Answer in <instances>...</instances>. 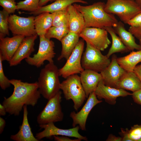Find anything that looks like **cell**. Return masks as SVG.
<instances>
[{"label": "cell", "mask_w": 141, "mask_h": 141, "mask_svg": "<svg viewBox=\"0 0 141 141\" xmlns=\"http://www.w3.org/2000/svg\"><path fill=\"white\" fill-rule=\"evenodd\" d=\"M128 31L138 40L139 44L141 45V27H136L130 26Z\"/></svg>", "instance_id": "cell-36"}, {"label": "cell", "mask_w": 141, "mask_h": 141, "mask_svg": "<svg viewBox=\"0 0 141 141\" xmlns=\"http://www.w3.org/2000/svg\"><path fill=\"white\" fill-rule=\"evenodd\" d=\"M68 9L69 14V31L79 34L86 27L83 15L73 4L69 6Z\"/></svg>", "instance_id": "cell-20"}, {"label": "cell", "mask_w": 141, "mask_h": 141, "mask_svg": "<svg viewBox=\"0 0 141 141\" xmlns=\"http://www.w3.org/2000/svg\"><path fill=\"white\" fill-rule=\"evenodd\" d=\"M73 4L83 15L86 27H114L118 22L114 14L105 11V3L103 2H98L85 6L76 3Z\"/></svg>", "instance_id": "cell-2"}, {"label": "cell", "mask_w": 141, "mask_h": 141, "mask_svg": "<svg viewBox=\"0 0 141 141\" xmlns=\"http://www.w3.org/2000/svg\"><path fill=\"white\" fill-rule=\"evenodd\" d=\"M127 24L132 27H141V12L130 20Z\"/></svg>", "instance_id": "cell-35"}, {"label": "cell", "mask_w": 141, "mask_h": 141, "mask_svg": "<svg viewBox=\"0 0 141 141\" xmlns=\"http://www.w3.org/2000/svg\"><path fill=\"white\" fill-rule=\"evenodd\" d=\"M139 141H141V138L140 139V140H139Z\"/></svg>", "instance_id": "cell-45"}, {"label": "cell", "mask_w": 141, "mask_h": 141, "mask_svg": "<svg viewBox=\"0 0 141 141\" xmlns=\"http://www.w3.org/2000/svg\"><path fill=\"white\" fill-rule=\"evenodd\" d=\"M80 37L79 34L69 32L61 40L62 49L58 60L63 58L68 59L79 42Z\"/></svg>", "instance_id": "cell-23"}, {"label": "cell", "mask_w": 141, "mask_h": 141, "mask_svg": "<svg viewBox=\"0 0 141 141\" xmlns=\"http://www.w3.org/2000/svg\"><path fill=\"white\" fill-rule=\"evenodd\" d=\"M69 32L68 27H56L52 26L45 35L47 38H54L60 41Z\"/></svg>", "instance_id": "cell-30"}, {"label": "cell", "mask_w": 141, "mask_h": 141, "mask_svg": "<svg viewBox=\"0 0 141 141\" xmlns=\"http://www.w3.org/2000/svg\"><path fill=\"white\" fill-rule=\"evenodd\" d=\"M81 59L82 66L84 69H89L101 72L110 64L111 61L101 51L88 42Z\"/></svg>", "instance_id": "cell-6"}, {"label": "cell", "mask_w": 141, "mask_h": 141, "mask_svg": "<svg viewBox=\"0 0 141 141\" xmlns=\"http://www.w3.org/2000/svg\"><path fill=\"white\" fill-rule=\"evenodd\" d=\"M108 32L104 28L85 27L79 34L80 37L100 50L104 51L111 43Z\"/></svg>", "instance_id": "cell-11"}, {"label": "cell", "mask_w": 141, "mask_h": 141, "mask_svg": "<svg viewBox=\"0 0 141 141\" xmlns=\"http://www.w3.org/2000/svg\"><path fill=\"white\" fill-rule=\"evenodd\" d=\"M61 92L60 91L54 96L48 100L46 105L37 118V122L39 125L62 121L64 114L61 103Z\"/></svg>", "instance_id": "cell-7"}, {"label": "cell", "mask_w": 141, "mask_h": 141, "mask_svg": "<svg viewBox=\"0 0 141 141\" xmlns=\"http://www.w3.org/2000/svg\"><path fill=\"white\" fill-rule=\"evenodd\" d=\"M37 34L25 37L10 61L9 62L10 66H16L24 59L30 56L35 50L34 42L37 37Z\"/></svg>", "instance_id": "cell-17"}, {"label": "cell", "mask_w": 141, "mask_h": 141, "mask_svg": "<svg viewBox=\"0 0 141 141\" xmlns=\"http://www.w3.org/2000/svg\"><path fill=\"white\" fill-rule=\"evenodd\" d=\"M131 96L134 102L141 105V89L133 92Z\"/></svg>", "instance_id": "cell-37"}, {"label": "cell", "mask_w": 141, "mask_h": 141, "mask_svg": "<svg viewBox=\"0 0 141 141\" xmlns=\"http://www.w3.org/2000/svg\"><path fill=\"white\" fill-rule=\"evenodd\" d=\"M84 40H80L64 66L59 69L60 76L66 78L69 76L80 73L84 69L81 64V59L84 45Z\"/></svg>", "instance_id": "cell-9"}, {"label": "cell", "mask_w": 141, "mask_h": 141, "mask_svg": "<svg viewBox=\"0 0 141 141\" xmlns=\"http://www.w3.org/2000/svg\"><path fill=\"white\" fill-rule=\"evenodd\" d=\"M107 141H122V138L119 137H116L112 134H110L106 140Z\"/></svg>", "instance_id": "cell-40"}, {"label": "cell", "mask_w": 141, "mask_h": 141, "mask_svg": "<svg viewBox=\"0 0 141 141\" xmlns=\"http://www.w3.org/2000/svg\"><path fill=\"white\" fill-rule=\"evenodd\" d=\"M117 56L113 54L109 64L101 73L102 80L106 85L115 88L120 79L125 72L119 64Z\"/></svg>", "instance_id": "cell-14"}, {"label": "cell", "mask_w": 141, "mask_h": 141, "mask_svg": "<svg viewBox=\"0 0 141 141\" xmlns=\"http://www.w3.org/2000/svg\"><path fill=\"white\" fill-rule=\"evenodd\" d=\"M102 102L98 99L95 91L90 93L85 104L79 112L73 111L70 113V116L73 120L72 127L79 125L81 130L85 131L86 120L90 111L95 105Z\"/></svg>", "instance_id": "cell-13"}, {"label": "cell", "mask_w": 141, "mask_h": 141, "mask_svg": "<svg viewBox=\"0 0 141 141\" xmlns=\"http://www.w3.org/2000/svg\"><path fill=\"white\" fill-rule=\"evenodd\" d=\"M9 14L4 9L0 11V39L9 35L8 21Z\"/></svg>", "instance_id": "cell-31"}, {"label": "cell", "mask_w": 141, "mask_h": 141, "mask_svg": "<svg viewBox=\"0 0 141 141\" xmlns=\"http://www.w3.org/2000/svg\"><path fill=\"white\" fill-rule=\"evenodd\" d=\"M41 129L43 130L36 134L35 137L39 140L44 138H49L54 136H65L75 137L82 140L87 141V138L80 134L79 130V126L67 129H61L55 126L54 123L51 122L47 124L39 125Z\"/></svg>", "instance_id": "cell-12"}, {"label": "cell", "mask_w": 141, "mask_h": 141, "mask_svg": "<svg viewBox=\"0 0 141 141\" xmlns=\"http://www.w3.org/2000/svg\"><path fill=\"white\" fill-rule=\"evenodd\" d=\"M7 112L6 109L4 106L1 104H0V115L4 116L6 115Z\"/></svg>", "instance_id": "cell-42"}, {"label": "cell", "mask_w": 141, "mask_h": 141, "mask_svg": "<svg viewBox=\"0 0 141 141\" xmlns=\"http://www.w3.org/2000/svg\"><path fill=\"white\" fill-rule=\"evenodd\" d=\"M141 8V0H134Z\"/></svg>", "instance_id": "cell-44"}, {"label": "cell", "mask_w": 141, "mask_h": 141, "mask_svg": "<svg viewBox=\"0 0 141 141\" xmlns=\"http://www.w3.org/2000/svg\"><path fill=\"white\" fill-rule=\"evenodd\" d=\"M104 10L107 13L117 15L126 24L141 12V8L134 0H107Z\"/></svg>", "instance_id": "cell-5"}, {"label": "cell", "mask_w": 141, "mask_h": 141, "mask_svg": "<svg viewBox=\"0 0 141 141\" xmlns=\"http://www.w3.org/2000/svg\"><path fill=\"white\" fill-rule=\"evenodd\" d=\"M0 5L9 14L14 13L17 10L15 0H0Z\"/></svg>", "instance_id": "cell-33"}, {"label": "cell", "mask_w": 141, "mask_h": 141, "mask_svg": "<svg viewBox=\"0 0 141 141\" xmlns=\"http://www.w3.org/2000/svg\"><path fill=\"white\" fill-rule=\"evenodd\" d=\"M97 98L99 100L104 99L111 105H114L117 98L132 95V93L125 90L105 85L102 79L98 83L95 91Z\"/></svg>", "instance_id": "cell-15"}, {"label": "cell", "mask_w": 141, "mask_h": 141, "mask_svg": "<svg viewBox=\"0 0 141 141\" xmlns=\"http://www.w3.org/2000/svg\"><path fill=\"white\" fill-rule=\"evenodd\" d=\"M115 88L133 92L141 89V82L133 71H126L119 79Z\"/></svg>", "instance_id": "cell-22"}, {"label": "cell", "mask_w": 141, "mask_h": 141, "mask_svg": "<svg viewBox=\"0 0 141 141\" xmlns=\"http://www.w3.org/2000/svg\"><path fill=\"white\" fill-rule=\"evenodd\" d=\"M39 0H25L17 3V10L27 11L31 13L37 10L40 7Z\"/></svg>", "instance_id": "cell-32"}, {"label": "cell", "mask_w": 141, "mask_h": 141, "mask_svg": "<svg viewBox=\"0 0 141 141\" xmlns=\"http://www.w3.org/2000/svg\"><path fill=\"white\" fill-rule=\"evenodd\" d=\"M23 109V121L19 131L16 134L11 135L10 138L15 141H39L33 135L28 122L27 105H25Z\"/></svg>", "instance_id": "cell-19"}, {"label": "cell", "mask_w": 141, "mask_h": 141, "mask_svg": "<svg viewBox=\"0 0 141 141\" xmlns=\"http://www.w3.org/2000/svg\"><path fill=\"white\" fill-rule=\"evenodd\" d=\"M14 91L9 97H4L2 104L10 115H19L25 105L34 106L40 98L37 81L30 83L20 80H10Z\"/></svg>", "instance_id": "cell-1"}, {"label": "cell", "mask_w": 141, "mask_h": 141, "mask_svg": "<svg viewBox=\"0 0 141 141\" xmlns=\"http://www.w3.org/2000/svg\"><path fill=\"white\" fill-rule=\"evenodd\" d=\"M104 28L110 34L112 41L111 46L106 55L108 58H109L111 55L116 52L123 53L130 51L123 43L119 37L116 35L113 27H107Z\"/></svg>", "instance_id": "cell-27"}, {"label": "cell", "mask_w": 141, "mask_h": 141, "mask_svg": "<svg viewBox=\"0 0 141 141\" xmlns=\"http://www.w3.org/2000/svg\"><path fill=\"white\" fill-rule=\"evenodd\" d=\"M115 33L129 50L133 51L135 49L141 50V45L135 42L134 36L125 29L124 25L121 21H118L116 26L113 27Z\"/></svg>", "instance_id": "cell-21"}, {"label": "cell", "mask_w": 141, "mask_h": 141, "mask_svg": "<svg viewBox=\"0 0 141 141\" xmlns=\"http://www.w3.org/2000/svg\"><path fill=\"white\" fill-rule=\"evenodd\" d=\"M117 61L125 70L132 72L137 64L141 62V50L132 51L127 55L117 57Z\"/></svg>", "instance_id": "cell-26"}, {"label": "cell", "mask_w": 141, "mask_h": 141, "mask_svg": "<svg viewBox=\"0 0 141 141\" xmlns=\"http://www.w3.org/2000/svg\"><path fill=\"white\" fill-rule=\"evenodd\" d=\"M52 13L44 12L35 17L34 25L37 34L39 36H45L49 29L52 26Z\"/></svg>", "instance_id": "cell-25"}, {"label": "cell", "mask_w": 141, "mask_h": 141, "mask_svg": "<svg viewBox=\"0 0 141 141\" xmlns=\"http://www.w3.org/2000/svg\"><path fill=\"white\" fill-rule=\"evenodd\" d=\"M59 69L54 62H49L42 69L37 81L39 91L44 98L49 100L60 91Z\"/></svg>", "instance_id": "cell-3"}, {"label": "cell", "mask_w": 141, "mask_h": 141, "mask_svg": "<svg viewBox=\"0 0 141 141\" xmlns=\"http://www.w3.org/2000/svg\"><path fill=\"white\" fill-rule=\"evenodd\" d=\"M140 64L137 65L134 69L133 72L138 78L141 82V62Z\"/></svg>", "instance_id": "cell-39"}, {"label": "cell", "mask_w": 141, "mask_h": 141, "mask_svg": "<svg viewBox=\"0 0 141 141\" xmlns=\"http://www.w3.org/2000/svg\"><path fill=\"white\" fill-rule=\"evenodd\" d=\"M77 3H88L83 0H55L52 3L40 7L36 11L30 14L37 15L44 12L52 13L67 8L70 5Z\"/></svg>", "instance_id": "cell-24"}, {"label": "cell", "mask_w": 141, "mask_h": 141, "mask_svg": "<svg viewBox=\"0 0 141 141\" xmlns=\"http://www.w3.org/2000/svg\"><path fill=\"white\" fill-rule=\"evenodd\" d=\"M55 1V0H39V6L40 7L44 6L49 2Z\"/></svg>", "instance_id": "cell-43"}, {"label": "cell", "mask_w": 141, "mask_h": 141, "mask_svg": "<svg viewBox=\"0 0 141 141\" xmlns=\"http://www.w3.org/2000/svg\"><path fill=\"white\" fill-rule=\"evenodd\" d=\"M35 16L24 17L15 14L10 15L8 18L10 30L14 35L26 37L37 34L34 25Z\"/></svg>", "instance_id": "cell-10"}, {"label": "cell", "mask_w": 141, "mask_h": 141, "mask_svg": "<svg viewBox=\"0 0 141 141\" xmlns=\"http://www.w3.org/2000/svg\"><path fill=\"white\" fill-rule=\"evenodd\" d=\"M25 37L16 35L0 39V56L3 61H10Z\"/></svg>", "instance_id": "cell-16"}, {"label": "cell", "mask_w": 141, "mask_h": 141, "mask_svg": "<svg viewBox=\"0 0 141 141\" xmlns=\"http://www.w3.org/2000/svg\"><path fill=\"white\" fill-rule=\"evenodd\" d=\"M39 37V44L37 53L33 57H29L25 59L28 64L40 67L44 64L45 61L49 62H54L53 58L55 53L54 51V42L46 38L45 36Z\"/></svg>", "instance_id": "cell-8"}, {"label": "cell", "mask_w": 141, "mask_h": 141, "mask_svg": "<svg viewBox=\"0 0 141 141\" xmlns=\"http://www.w3.org/2000/svg\"><path fill=\"white\" fill-rule=\"evenodd\" d=\"M80 74V81L87 98L90 94L95 91L102 79V76L100 73L89 69H84Z\"/></svg>", "instance_id": "cell-18"}, {"label": "cell", "mask_w": 141, "mask_h": 141, "mask_svg": "<svg viewBox=\"0 0 141 141\" xmlns=\"http://www.w3.org/2000/svg\"><path fill=\"white\" fill-rule=\"evenodd\" d=\"M119 134L122 141H139L141 138V124L134 125L130 130L121 128Z\"/></svg>", "instance_id": "cell-28"}, {"label": "cell", "mask_w": 141, "mask_h": 141, "mask_svg": "<svg viewBox=\"0 0 141 141\" xmlns=\"http://www.w3.org/2000/svg\"><path fill=\"white\" fill-rule=\"evenodd\" d=\"M68 137L65 136H53L55 140L56 141H80L81 140L77 138L72 139Z\"/></svg>", "instance_id": "cell-38"}, {"label": "cell", "mask_w": 141, "mask_h": 141, "mask_svg": "<svg viewBox=\"0 0 141 141\" xmlns=\"http://www.w3.org/2000/svg\"><path fill=\"white\" fill-rule=\"evenodd\" d=\"M2 57L0 56V86L1 88L4 90L9 87L11 84L10 80L5 75L4 73Z\"/></svg>", "instance_id": "cell-34"}, {"label": "cell", "mask_w": 141, "mask_h": 141, "mask_svg": "<svg viewBox=\"0 0 141 141\" xmlns=\"http://www.w3.org/2000/svg\"><path fill=\"white\" fill-rule=\"evenodd\" d=\"M66 79L61 83L60 89L62 90L67 100H72L74 109L77 111L86 98L80 76L74 74Z\"/></svg>", "instance_id": "cell-4"}, {"label": "cell", "mask_w": 141, "mask_h": 141, "mask_svg": "<svg viewBox=\"0 0 141 141\" xmlns=\"http://www.w3.org/2000/svg\"><path fill=\"white\" fill-rule=\"evenodd\" d=\"M68 7L52 13V26L68 27L69 14Z\"/></svg>", "instance_id": "cell-29"}, {"label": "cell", "mask_w": 141, "mask_h": 141, "mask_svg": "<svg viewBox=\"0 0 141 141\" xmlns=\"http://www.w3.org/2000/svg\"><path fill=\"white\" fill-rule=\"evenodd\" d=\"M6 121L2 118L0 117V134H1L3 131L5 126Z\"/></svg>", "instance_id": "cell-41"}]
</instances>
